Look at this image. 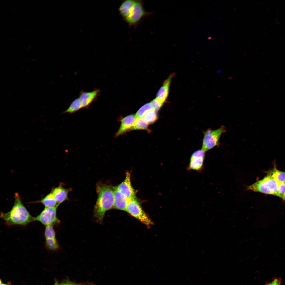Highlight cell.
I'll list each match as a JSON object with an SVG mask.
<instances>
[{
  "instance_id": "cell-1",
  "label": "cell",
  "mask_w": 285,
  "mask_h": 285,
  "mask_svg": "<svg viewBox=\"0 0 285 285\" xmlns=\"http://www.w3.org/2000/svg\"><path fill=\"white\" fill-rule=\"evenodd\" d=\"M13 205L7 213L1 212V218L9 226H25L34 221V217L23 204L18 193L15 194Z\"/></svg>"
},
{
  "instance_id": "cell-2",
  "label": "cell",
  "mask_w": 285,
  "mask_h": 285,
  "mask_svg": "<svg viewBox=\"0 0 285 285\" xmlns=\"http://www.w3.org/2000/svg\"><path fill=\"white\" fill-rule=\"evenodd\" d=\"M97 197L94 209V216L101 223L106 211L113 208L114 202L113 187L98 182L96 185Z\"/></svg>"
},
{
  "instance_id": "cell-3",
  "label": "cell",
  "mask_w": 285,
  "mask_h": 285,
  "mask_svg": "<svg viewBox=\"0 0 285 285\" xmlns=\"http://www.w3.org/2000/svg\"><path fill=\"white\" fill-rule=\"evenodd\" d=\"M152 13L146 11L143 0H134L133 6L128 17L123 21L130 28H135L141 22Z\"/></svg>"
},
{
  "instance_id": "cell-4",
  "label": "cell",
  "mask_w": 285,
  "mask_h": 285,
  "mask_svg": "<svg viewBox=\"0 0 285 285\" xmlns=\"http://www.w3.org/2000/svg\"><path fill=\"white\" fill-rule=\"evenodd\" d=\"M278 184L273 178L268 174L263 179L248 186L247 189L277 196Z\"/></svg>"
},
{
  "instance_id": "cell-5",
  "label": "cell",
  "mask_w": 285,
  "mask_h": 285,
  "mask_svg": "<svg viewBox=\"0 0 285 285\" xmlns=\"http://www.w3.org/2000/svg\"><path fill=\"white\" fill-rule=\"evenodd\" d=\"M226 131L223 126L216 130L208 129L205 131L201 150L205 152L217 145L221 135Z\"/></svg>"
},
{
  "instance_id": "cell-6",
  "label": "cell",
  "mask_w": 285,
  "mask_h": 285,
  "mask_svg": "<svg viewBox=\"0 0 285 285\" xmlns=\"http://www.w3.org/2000/svg\"><path fill=\"white\" fill-rule=\"evenodd\" d=\"M126 211L147 226H149L153 224L136 198L129 200Z\"/></svg>"
},
{
  "instance_id": "cell-7",
  "label": "cell",
  "mask_w": 285,
  "mask_h": 285,
  "mask_svg": "<svg viewBox=\"0 0 285 285\" xmlns=\"http://www.w3.org/2000/svg\"><path fill=\"white\" fill-rule=\"evenodd\" d=\"M58 207H45L38 216L34 217V221H38L45 226L58 224L60 221L56 215Z\"/></svg>"
},
{
  "instance_id": "cell-8",
  "label": "cell",
  "mask_w": 285,
  "mask_h": 285,
  "mask_svg": "<svg viewBox=\"0 0 285 285\" xmlns=\"http://www.w3.org/2000/svg\"><path fill=\"white\" fill-rule=\"evenodd\" d=\"M131 174L127 172L124 180L118 186L117 189L128 200L136 198V193L132 187L130 180Z\"/></svg>"
},
{
  "instance_id": "cell-9",
  "label": "cell",
  "mask_w": 285,
  "mask_h": 285,
  "mask_svg": "<svg viewBox=\"0 0 285 285\" xmlns=\"http://www.w3.org/2000/svg\"><path fill=\"white\" fill-rule=\"evenodd\" d=\"M100 93V91L99 89L89 92L82 91L79 98L82 108L88 107L97 98Z\"/></svg>"
},
{
  "instance_id": "cell-10",
  "label": "cell",
  "mask_w": 285,
  "mask_h": 285,
  "mask_svg": "<svg viewBox=\"0 0 285 285\" xmlns=\"http://www.w3.org/2000/svg\"><path fill=\"white\" fill-rule=\"evenodd\" d=\"M113 187L114 198L113 208L126 211L129 200L118 190L116 186Z\"/></svg>"
},
{
  "instance_id": "cell-11",
  "label": "cell",
  "mask_w": 285,
  "mask_h": 285,
  "mask_svg": "<svg viewBox=\"0 0 285 285\" xmlns=\"http://www.w3.org/2000/svg\"><path fill=\"white\" fill-rule=\"evenodd\" d=\"M174 76V74H172L164 81L157 94L156 99L163 104L167 99L172 79Z\"/></svg>"
},
{
  "instance_id": "cell-12",
  "label": "cell",
  "mask_w": 285,
  "mask_h": 285,
  "mask_svg": "<svg viewBox=\"0 0 285 285\" xmlns=\"http://www.w3.org/2000/svg\"><path fill=\"white\" fill-rule=\"evenodd\" d=\"M135 118V115L131 114L123 118L121 121L120 127L116 134V136H118L129 130L130 131L134 124Z\"/></svg>"
},
{
  "instance_id": "cell-13",
  "label": "cell",
  "mask_w": 285,
  "mask_h": 285,
  "mask_svg": "<svg viewBox=\"0 0 285 285\" xmlns=\"http://www.w3.org/2000/svg\"><path fill=\"white\" fill-rule=\"evenodd\" d=\"M70 189H66L60 184L58 187L54 188L51 192L54 196L58 203L59 205L68 199V196Z\"/></svg>"
},
{
  "instance_id": "cell-14",
  "label": "cell",
  "mask_w": 285,
  "mask_h": 285,
  "mask_svg": "<svg viewBox=\"0 0 285 285\" xmlns=\"http://www.w3.org/2000/svg\"><path fill=\"white\" fill-rule=\"evenodd\" d=\"M134 0L122 1L118 8L119 13L124 20L128 16L133 6Z\"/></svg>"
},
{
  "instance_id": "cell-15",
  "label": "cell",
  "mask_w": 285,
  "mask_h": 285,
  "mask_svg": "<svg viewBox=\"0 0 285 285\" xmlns=\"http://www.w3.org/2000/svg\"><path fill=\"white\" fill-rule=\"evenodd\" d=\"M37 202L41 203L45 207H53L58 206L59 205L51 192Z\"/></svg>"
},
{
  "instance_id": "cell-16",
  "label": "cell",
  "mask_w": 285,
  "mask_h": 285,
  "mask_svg": "<svg viewBox=\"0 0 285 285\" xmlns=\"http://www.w3.org/2000/svg\"><path fill=\"white\" fill-rule=\"evenodd\" d=\"M204 157H191L189 169L197 171L201 170L203 164Z\"/></svg>"
},
{
  "instance_id": "cell-17",
  "label": "cell",
  "mask_w": 285,
  "mask_h": 285,
  "mask_svg": "<svg viewBox=\"0 0 285 285\" xmlns=\"http://www.w3.org/2000/svg\"><path fill=\"white\" fill-rule=\"evenodd\" d=\"M45 240V246L48 250L54 251L58 249L59 245L56 238H46Z\"/></svg>"
},
{
  "instance_id": "cell-18",
  "label": "cell",
  "mask_w": 285,
  "mask_h": 285,
  "mask_svg": "<svg viewBox=\"0 0 285 285\" xmlns=\"http://www.w3.org/2000/svg\"><path fill=\"white\" fill-rule=\"evenodd\" d=\"M273 178L278 183L285 182V172L279 171L274 168L268 174Z\"/></svg>"
},
{
  "instance_id": "cell-19",
  "label": "cell",
  "mask_w": 285,
  "mask_h": 285,
  "mask_svg": "<svg viewBox=\"0 0 285 285\" xmlns=\"http://www.w3.org/2000/svg\"><path fill=\"white\" fill-rule=\"evenodd\" d=\"M82 108L79 98L74 100L68 108L64 112V113H72Z\"/></svg>"
},
{
  "instance_id": "cell-20",
  "label": "cell",
  "mask_w": 285,
  "mask_h": 285,
  "mask_svg": "<svg viewBox=\"0 0 285 285\" xmlns=\"http://www.w3.org/2000/svg\"><path fill=\"white\" fill-rule=\"evenodd\" d=\"M148 124L143 118H137L130 131L136 130H148Z\"/></svg>"
},
{
  "instance_id": "cell-21",
  "label": "cell",
  "mask_w": 285,
  "mask_h": 285,
  "mask_svg": "<svg viewBox=\"0 0 285 285\" xmlns=\"http://www.w3.org/2000/svg\"><path fill=\"white\" fill-rule=\"evenodd\" d=\"M143 118L148 124L154 122L158 119L156 112L152 110L147 112L143 116Z\"/></svg>"
},
{
  "instance_id": "cell-22",
  "label": "cell",
  "mask_w": 285,
  "mask_h": 285,
  "mask_svg": "<svg viewBox=\"0 0 285 285\" xmlns=\"http://www.w3.org/2000/svg\"><path fill=\"white\" fill-rule=\"evenodd\" d=\"M153 110L150 103H147L143 106L137 111L135 115L136 118H141L148 112Z\"/></svg>"
},
{
  "instance_id": "cell-23",
  "label": "cell",
  "mask_w": 285,
  "mask_h": 285,
  "mask_svg": "<svg viewBox=\"0 0 285 285\" xmlns=\"http://www.w3.org/2000/svg\"><path fill=\"white\" fill-rule=\"evenodd\" d=\"M45 238H56L55 232L53 226L49 225L45 226L44 232Z\"/></svg>"
},
{
  "instance_id": "cell-24",
  "label": "cell",
  "mask_w": 285,
  "mask_h": 285,
  "mask_svg": "<svg viewBox=\"0 0 285 285\" xmlns=\"http://www.w3.org/2000/svg\"><path fill=\"white\" fill-rule=\"evenodd\" d=\"M285 194V183H278V192L277 196L283 199Z\"/></svg>"
},
{
  "instance_id": "cell-25",
  "label": "cell",
  "mask_w": 285,
  "mask_h": 285,
  "mask_svg": "<svg viewBox=\"0 0 285 285\" xmlns=\"http://www.w3.org/2000/svg\"><path fill=\"white\" fill-rule=\"evenodd\" d=\"M153 108V110L157 112L161 107L163 103L156 99L153 100L150 102Z\"/></svg>"
},
{
  "instance_id": "cell-26",
  "label": "cell",
  "mask_w": 285,
  "mask_h": 285,
  "mask_svg": "<svg viewBox=\"0 0 285 285\" xmlns=\"http://www.w3.org/2000/svg\"><path fill=\"white\" fill-rule=\"evenodd\" d=\"M282 280L280 278H274L270 282H267L265 285H281Z\"/></svg>"
},
{
  "instance_id": "cell-27",
  "label": "cell",
  "mask_w": 285,
  "mask_h": 285,
  "mask_svg": "<svg viewBox=\"0 0 285 285\" xmlns=\"http://www.w3.org/2000/svg\"><path fill=\"white\" fill-rule=\"evenodd\" d=\"M205 152L201 150H197L194 152L192 155L191 157H204Z\"/></svg>"
},
{
  "instance_id": "cell-28",
  "label": "cell",
  "mask_w": 285,
  "mask_h": 285,
  "mask_svg": "<svg viewBox=\"0 0 285 285\" xmlns=\"http://www.w3.org/2000/svg\"><path fill=\"white\" fill-rule=\"evenodd\" d=\"M67 282L69 283L71 285H82L80 284L75 283L70 281H68Z\"/></svg>"
},
{
  "instance_id": "cell-29",
  "label": "cell",
  "mask_w": 285,
  "mask_h": 285,
  "mask_svg": "<svg viewBox=\"0 0 285 285\" xmlns=\"http://www.w3.org/2000/svg\"><path fill=\"white\" fill-rule=\"evenodd\" d=\"M60 285H71L67 282L66 283H63L60 284Z\"/></svg>"
},
{
  "instance_id": "cell-30",
  "label": "cell",
  "mask_w": 285,
  "mask_h": 285,
  "mask_svg": "<svg viewBox=\"0 0 285 285\" xmlns=\"http://www.w3.org/2000/svg\"><path fill=\"white\" fill-rule=\"evenodd\" d=\"M54 285H60V284L58 283L57 281H56Z\"/></svg>"
},
{
  "instance_id": "cell-31",
  "label": "cell",
  "mask_w": 285,
  "mask_h": 285,
  "mask_svg": "<svg viewBox=\"0 0 285 285\" xmlns=\"http://www.w3.org/2000/svg\"><path fill=\"white\" fill-rule=\"evenodd\" d=\"M283 199L285 201V194H284V196L283 197Z\"/></svg>"
},
{
  "instance_id": "cell-32",
  "label": "cell",
  "mask_w": 285,
  "mask_h": 285,
  "mask_svg": "<svg viewBox=\"0 0 285 285\" xmlns=\"http://www.w3.org/2000/svg\"><path fill=\"white\" fill-rule=\"evenodd\" d=\"M0 285H6V284H3V283H1V284H0Z\"/></svg>"
},
{
  "instance_id": "cell-33",
  "label": "cell",
  "mask_w": 285,
  "mask_h": 285,
  "mask_svg": "<svg viewBox=\"0 0 285 285\" xmlns=\"http://www.w3.org/2000/svg\"><path fill=\"white\" fill-rule=\"evenodd\" d=\"M284 183H285V182Z\"/></svg>"
}]
</instances>
